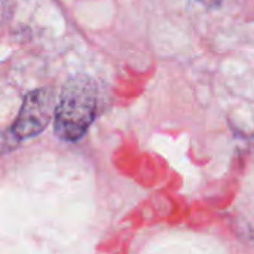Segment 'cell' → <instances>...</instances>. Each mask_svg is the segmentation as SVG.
I'll return each mask as SVG.
<instances>
[{
    "instance_id": "obj_1",
    "label": "cell",
    "mask_w": 254,
    "mask_h": 254,
    "mask_svg": "<svg viewBox=\"0 0 254 254\" xmlns=\"http://www.w3.org/2000/svg\"><path fill=\"white\" fill-rule=\"evenodd\" d=\"M97 110V89L91 79L79 76L63 88L55 109L54 131L67 141H76L91 127Z\"/></svg>"
},
{
    "instance_id": "obj_2",
    "label": "cell",
    "mask_w": 254,
    "mask_h": 254,
    "mask_svg": "<svg viewBox=\"0 0 254 254\" xmlns=\"http://www.w3.org/2000/svg\"><path fill=\"white\" fill-rule=\"evenodd\" d=\"M54 92L51 89H37L30 92L21 106L19 115L12 127L18 138L34 137L42 132L52 119Z\"/></svg>"
},
{
    "instance_id": "obj_3",
    "label": "cell",
    "mask_w": 254,
    "mask_h": 254,
    "mask_svg": "<svg viewBox=\"0 0 254 254\" xmlns=\"http://www.w3.org/2000/svg\"><path fill=\"white\" fill-rule=\"evenodd\" d=\"M198 1H201V3H204V4H208V6H214V4H217L220 0H198Z\"/></svg>"
}]
</instances>
